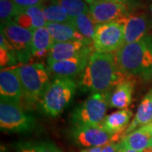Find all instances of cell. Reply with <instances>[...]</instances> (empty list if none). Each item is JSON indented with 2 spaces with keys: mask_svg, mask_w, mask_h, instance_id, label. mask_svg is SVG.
Segmentation results:
<instances>
[{
  "mask_svg": "<svg viewBox=\"0 0 152 152\" xmlns=\"http://www.w3.org/2000/svg\"><path fill=\"white\" fill-rule=\"evenodd\" d=\"M47 29L51 34L54 43L73 41H81L86 38L79 32L72 23H49Z\"/></svg>",
  "mask_w": 152,
  "mask_h": 152,
  "instance_id": "d6986e66",
  "label": "cell"
},
{
  "mask_svg": "<svg viewBox=\"0 0 152 152\" xmlns=\"http://www.w3.org/2000/svg\"><path fill=\"white\" fill-rule=\"evenodd\" d=\"M150 12H151V15L152 16V3L151 4V5H150Z\"/></svg>",
  "mask_w": 152,
  "mask_h": 152,
  "instance_id": "d6a6232c",
  "label": "cell"
},
{
  "mask_svg": "<svg viewBox=\"0 0 152 152\" xmlns=\"http://www.w3.org/2000/svg\"><path fill=\"white\" fill-rule=\"evenodd\" d=\"M110 92L92 93L71 113L74 125L102 126L109 107Z\"/></svg>",
  "mask_w": 152,
  "mask_h": 152,
  "instance_id": "277c9868",
  "label": "cell"
},
{
  "mask_svg": "<svg viewBox=\"0 0 152 152\" xmlns=\"http://www.w3.org/2000/svg\"><path fill=\"white\" fill-rule=\"evenodd\" d=\"M151 148H152V145H151Z\"/></svg>",
  "mask_w": 152,
  "mask_h": 152,
  "instance_id": "e575fe53",
  "label": "cell"
},
{
  "mask_svg": "<svg viewBox=\"0 0 152 152\" xmlns=\"http://www.w3.org/2000/svg\"><path fill=\"white\" fill-rule=\"evenodd\" d=\"M44 17L49 23H71V18L60 6L50 4L42 7Z\"/></svg>",
  "mask_w": 152,
  "mask_h": 152,
  "instance_id": "d4e9b609",
  "label": "cell"
},
{
  "mask_svg": "<svg viewBox=\"0 0 152 152\" xmlns=\"http://www.w3.org/2000/svg\"><path fill=\"white\" fill-rule=\"evenodd\" d=\"M16 152H64L49 141H30L18 143Z\"/></svg>",
  "mask_w": 152,
  "mask_h": 152,
  "instance_id": "cb8c5ba5",
  "label": "cell"
},
{
  "mask_svg": "<svg viewBox=\"0 0 152 152\" xmlns=\"http://www.w3.org/2000/svg\"><path fill=\"white\" fill-rule=\"evenodd\" d=\"M90 15L96 25L111 22L124 24L130 15L128 4L111 0H96L90 4Z\"/></svg>",
  "mask_w": 152,
  "mask_h": 152,
  "instance_id": "30bf717a",
  "label": "cell"
},
{
  "mask_svg": "<svg viewBox=\"0 0 152 152\" xmlns=\"http://www.w3.org/2000/svg\"><path fill=\"white\" fill-rule=\"evenodd\" d=\"M120 143L128 148L144 151L152 145V130L151 124L137 129L123 137Z\"/></svg>",
  "mask_w": 152,
  "mask_h": 152,
  "instance_id": "2e32d148",
  "label": "cell"
},
{
  "mask_svg": "<svg viewBox=\"0 0 152 152\" xmlns=\"http://www.w3.org/2000/svg\"><path fill=\"white\" fill-rule=\"evenodd\" d=\"M15 4L19 7L20 9H27L30 7L35 6H41L42 7L45 5L47 2H50V0H12Z\"/></svg>",
  "mask_w": 152,
  "mask_h": 152,
  "instance_id": "4316f807",
  "label": "cell"
},
{
  "mask_svg": "<svg viewBox=\"0 0 152 152\" xmlns=\"http://www.w3.org/2000/svg\"><path fill=\"white\" fill-rule=\"evenodd\" d=\"M111 1H116V2H119V3H124V4H128L129 3H131L134 0H111Z\"/></svg>",
  "mask_w": 152,
  "mask_h": 152,
  "instance_id": "4dcf8cb0",
  "label": "cell"
},
{
  "mask_svg": "<svg viewBox=\"0 0 152 152\" xmlns=\"http://www.w3.org/2000/svg\"><path fill=\"white\" fill-rule=\"evenodd\" d=\"M135 81L130 76H125L110 92L109 107L120 110L128 109L133 100Z\"/></svg>",
  "mask_w": 152,
  "mask_h": 152,
  "instance_id": "5bb4252c",
  "label": "cell"
},
{
  "mask_svg": "<svg viewBox=\"0 0 152 152\" xmlns=\"http://www.w3.org/2000/svg\"><path fill=\"white\" fill-rule=\"evenodd\" d=\"M91 48H93L92 42L86 39L54 43L48 53V63L69 59Z\"/></svg>",
  "mask_w": 152,
  "mask_h": 152,
  "instance_id": "4fadbf2b",
  "label": "cell"
},
{
  "mask_svg": "<svg viewBox=\"0 0 152 152\" xmlns=\"http://www.w3.org/2000/svg\"><path fill=\"white\" fill-rule=\"evenodd\" d=\"M13 21L31 31H34L39 28L46 27L48 24L41 6L20 10Z\"/></svg>",
  "mask_w": 152,
  "mask_h": 152,
  "instance_id": "9a60e30c",
  "label": "cell"
},
{
  "mask_svg": "<svg viewBox=\"0 0 152 152\" xmlns=\"http://www.w3.org/2000/svg\"><path fill=\"white\" fill-rule=\"evenodd\" d=\"M93 50L94 48H91L69 59L48 63V70L57 75V76L69 78L81 74L86 67L91 55L94 53Z\"/></svg>",
  "mask_w": 152,
  "mask_h": 152,
  "instance_id": "8fae6325",
  "label": "cell"
},
{
  "mask_svg": "<svg viewBox=\"0 0 152 152\" xmlns=\"http://www.w3.org/2000/svg\"><path fill=\"white\" fill-rule=\"evenodd\" d=\"M1 32L15 52L17 58L20 62H27L32 57L31 42L33 31L21 27L15 22L9 21L1 25Z\"/></svg>",
  "mask_w": 152,
  "mask_h": 152,
  "instance_id": "9c48e42d",
  "label": "cell"
},
{
  "mask_svg": "<svg viewBox=\"0 0 152 152\" xmlns=\"http://www.w3.org/2000/svg\"><path fill=\"white\" fill-rule=\"evenodd\" d=\"M119 145V142H113L102 147V152H117Z\"/></svg>",
  "mask_w": 152,
  "mask_h": 152,
  "instance_id": "83f0119b",
  "label": "cell"
},
{
  "mask_svg": "<svg viewBox=\"0 0 152 152\" xmlns=\"http://www.w3.org/2000/svg\"><path fill=\"white\" fill-rule=\"evenodd\" d=\"M21 9L17 7L12 0H0V20L1 25L13 21Z\"/></svg>",
  "mask_w": 152,
  "mask_h": 152,
  "instance_id": "484cf974",
  "label": "cell"
},
{
  "mask_svg": "<svg viewBox=\"0 0 152 152\" xmlns=\"http://www.w3.org/2000/svg\"><path fill=\"white\" fill-rule=\"evenodd\" d=\"M151 130H152V123L151 124Z\"/></svg>",
  "mask_w": 152,
  "mask_h": 152,
  "instance_id": "836d02e7",
  "label": "cell"
},
{
  "mask_svg": "<svg viewBox=\"0 0 152 152\" xmlns=\"http://www.w3.org/2000/svg\"><path fill=\"white\" fill-rule=\"evenodd\" d=\"M117 152H143V151H138L135 150H133L130 148H128L127 146H125L124 145H122L119 142V145H118V149Z\"/></svg>",
  "mask_w": 152,
  "mask_h": 152,
  "instance_id": "f1b7e54d",
  "label": "cell"
},
{
  "mask_svg": "<svg viewBox=\"0 0 152 152\" xmlns=\"http://www.w3.org/2000/svg\"><path fill=\"white\" fill-rule=\"evenodd\" d=\"M71 23L86 40L92 42L96 25L93 21L90 14H81L74 17L71 20Z\"/></svg>",
  "mask_w": 152,
  "mask_h": 152,
  "instance_id": "603a6c76",
  "label": "cell"
},
{
  "mask_svg": "<svg viewBox=\"0 0 152 152\" xmlns=\"http://www.w3.org/2000/svg\"><path fill=\"white\" fill-rule=\"evenodd\" d=\"M72 140L79 146L85 148L104 146L113 142H118L124 134H111L102 126L75 125L70 130Z\"/></svg>",
  "mask_w": 152,
  "mask_h": 152,
  "instance_id": "ba28073f",
  "label": "cell"
},
{
  "mask_svg": "<svg viewBox=\"0 0 152 152\" xmlns=\"http://www.w3.org/2000/svg\"><path fill=\"white\" fill-rule=\"evenodd\" d=\"M50 3L60 6L71 20L79 15L90 12V5L84 0H50Z\"/></svg>",
  "mask_w": 152,
  "mask_h": 152,
  "instance_id": "7402d4cb",
  "label": "cell"
},
{
  "mask_svg": "<svg viewBox=\"0 0 152 152\" xmlns=\"http://www.w3.org/2000/svg\"><path fill=\"white\" fill-rule=\"evenodd\" d=\"M0 95L3 99L10 100L19 104L24 97L21 82L16 69H1Z\"/></svg>",
  "mask_w": 152,
  "mask_h": 152,
  "instance_id": "7c38bea8",
  "label": "cell"
},
{
  "mask_svg": "<svg viewBox=\"0 0 152 152\" xmlns=\"http://www.w3.org/2000/svg\"><path fill=\"white\" fill-rule=\"evenodd\" d=\"M132 116L133 113L129 109L116 111L106 116L102 127L111 134H124V136L125 129L129 124Z\"/></svg>",
  "mask_w": 152,
  "mask_h": 152,
  "instance_id": "ac0fdd59",
  "label": "cell"
},
{
  "mask_svg": "<svg viewBox=\"0 0 152 152\" xmlns=\"http://www.w3.org/2000/svg\"><path fill=\"white\" fill-rule=\"evenodd\" d=\"M77 84L73 78L57 76L50 82L40 100L44 113L58 117L69 106L75 95Z\"/></svg>",
  "mask_w": 152,
  "mask_h": 152,
  "instance_id": "3957f363",
  "label": "cell"
},
{
  "mask_svg": "<svg viewBox=\"0 0 152 152\" xmlns=\"http://www.w3.org/2000/svg\"><path fill=\"white\" fill-rule=\"evenodd\" d=\"M152 123V89L147 93L140 104L134 118L125 131L124 135L137 129Z\"/></svg>",
  "mask_w": 152,
  "mask_h": 152,
  "instance_id": "ffe728a7",
  "label": "cell"
},
{
  "mask_svg": "<svg viewBox=\"0 0 152 152\" xmlns=\"http://www.w3.org/2000/svg\"><path fill=\"white\" fill-rule=\"evenodd\" d=\"M21 82L24 98L29 104L40 102L49 85V74L42 64H23L16 68Z\"/></svg>",
  "mask_w": 152,
  "mask_h": 152,
  "instance_id": "5b68a950",
  "label": "cell"
},
{
  "mask_svg": "<svg viewBox=\"0 0 152 152\" xmlns=\"http://www.w3.org/2000/svg\"><path fill=\"white\" fill-rule=\"evenodd\" d=\"M92 43L95 52L102 53H116L125 44L124 24L111 22L96 25Z\"/></svg>",
  "mask_w": 152,
  "mask_h": 152,
  "instance_id": "52a82bcc",
  "label": "cell"
},
{
  "mask_svg": "<svg viewBox=\"0 0 152 152\" xmlns=\"http://www.w3.org/2000/svg\"><path fill=\"white\" fill-rule=\"evenodd\" d=\"M125 76L117 65L114 54L94 52L80 75L79 86L84 91L111 92Z\"/></svg>",
  "mask_w": 152,
  "mask_h": 152,
  "instance_id": "6da1fadb",
  "label": "cell"
},
{
  "mask_svg": "<svg viewBox=\"0 0 152 152\" xmlns=\"http://www.w3.org/2000/svg\"><path fill=\"white\" fill-rule=\"evenodd\" d=\"M54 44L53 37L47 27L37 29L33 31L31 42V55L32 57L41 58L48 55L51 48Z\"/></svg>",
  "mask_w": 152,
  "mask_h": 152,
  "instance_id": "44dd1931",
  "label": "cell"
},
{
  "mask_svg": "<svg viewBox=\"0 0 152 152\" xmlns=\"http://www.w3.org/2000/svg\"><path fill=\"white\" fill-rule=\"evenodd\" d=\"M0 127L3 131L26 133L35 129L36 119L25 113L19 103L1 98Z\"/></svg>",
  "mask_w": 152,
  "mask_h": 152,
  "instance_id": "8992f818",
  "label": "cell"
},
{
  "mask_svg": "<svg viewBox=\"0 0 152 152\" xmlns=\"http://www.w3.org/2000/svg\"><path fill=\"white\" fill-rule=\"evenodd\" d=\"M119 70L127 76H138L145 80L152 78V37L145 36L140 40L124 44L115 53Z\"/></svg>",
  "mask_w": 152,
  "mask_h": 152,
  "instance_id": "7a4b0ae2",
  "label": "cell"
},
{
  "mask_svg": "<svg viewBox=\"0 0 152 152\" xmlns=\"http://www.w3.org/2000/svg\"><path fill=\"white\" fill-rule=\"evenodd\" d=\"M87 4H93L94 2H96V0H85Z\"/></svg>",
  "mask_w": 152,
  "mask_h": 152,
  "instance_id": "1f68e13d",
  "label": "cell"
},
{
  "mask_svg": "<svg viewBox=\"0 0 152 152\" xmlns=\"http://www.w3.org/2000/svg\"><path fill=\"white\" fill-rule=\"evenodd\" d=\"M102 147H92V148H86L85 150H82L81 152H102Z\"/></svg>",
  "mask_w": 152,
  "mask_h": 152,
  "instance_id": "f546056e",
  "label": "cell"
},
{
  "mask_svg": "<svg viewBox=\"0 0 152 152\" xmlns=\"http://www.w3.org/2000/svg\"><path fill=\"white\" fill-rule=\"evenodd\" d=\"M149 21L145 15H129L124 23L125 44L132 43L147 36Z\"/></svg>",
  "mask_w": 152,
  "mask_h": 152,
  "instance_id": "e0dca14e",
  "label": "cell"
}]
</instances>
